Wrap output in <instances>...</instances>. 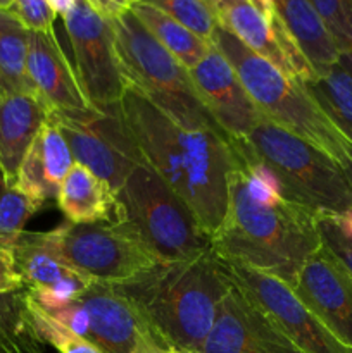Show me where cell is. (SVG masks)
I'll return each instance as SVG.
<instances>
[{
    "label": "cell",
    "mask_w": 352,
    "mask_h": 353,
    "mask_svg": "<svg viewBox=\"0 0 352 353\" xmlns=\"http://www.w3.org/2000/svg\"><path fill=\"white\" fill-rule=\"evenodd\" d=\"M338 64H340L342 68H344L345 71H347L349 74L352 76V50L342 52V54H340V62H338Z\"/></svg>",
    "instance_id": "42"
},
{
    "label": "cell",
    "mask_w": 352,
    "mask_h": 353,
    "mask_svg": "<svg viewBox=\"0 0 352 353\" xmlns=\"http://www.w3.org/2000/svg\"><path fill=\"white\" fill-rule=\"evenodd\" d=\"M40 207L26 193L7 185L0 171V247L12 250L24 234L28 219Z\"/></svg>",
    "instance_id": "27"
},
{
    "label": "cell",
    "mask_w": 352,
    "mask_h": 353,
    "mask_svg": "<svg viewBox=\"0 0 352 353\" xmlns=\"http://www.w3.org/2000/svg\"><path fill=\"white\" fill-rule=\"evenodd\" d=\"M12 252L17 271L28 290L50 288L76 272L59 257L47 233H24Z\"/></svg>",
    "instance_id": "23"
},
{
    "label": "cell",
    "mask_w": 352,
    "mask_h": 353,
    "mask_svg": "<svg viewBox=\"0 0 352 353\" xmlns=\"http://www.w3.org/2000/svg\"><path fill=\"white\" fill-rule=\"evenodd\" d=\"M76 302L88 314V340L104 353H131L148 334L138 310L116 285L93 283Z\"/></svg>",
    "instance_id": "17"
},
{
    "label": "cell",
    "mask_w": 352,
    "mask_h": 353,
    "mask_svg": "<svg viewBox=\"0 0 352 353\" xmlns=\"http://www.w3.org/2000/svg\"><path fill=\"white\" fill-rule=\"evenodd\" d=\"M213 45L233 65L262 117L320 148L337 164L347 161L351 141L314 100L306 83L290 78L254 54L221 24Z\"/></svg>",
    "instance_id": "4"
},
{
    "label": "cell",
    "mask_w": 352,
    "mask_h": 353,
    "mask_svg": "<svg viewBox=\"0 0 352 353\" xmlns=\"http://www.w3.org/2000/svg\"><path fill=\"white\" fill-rule=\"evenodd\" d=\"M72 165L75 157L69 143L61 128L48 114L26 157L23 159L14 186L26 193L38 205H43L47 200H57L62 179L71 171Z\"/></svg>",
    "instance_id": "18"
},
{
    "label": "cell",
    "mask_w": 352,
    "mask_h": 353,
    "mask_svg": "<svg viewBox=\"0 0 352 353\" xmlns=\"http://www.w3.org/2000/svg\"><path fill=\"white\" fill-rule=\"evenodd\" d=\"M30 33L12 10H0V93H31L26 62Z\"/></svg>",
    "instance_id": "24"
},
{
    "label": "cell",
    "mask_w": 352,
    "mask_h": 353,
    "mask_svg": "<svg viewBox=\"0 0 352 353\" xmlns=\"http://www.w3.org/2000/svg\"><path fill=\"white\" fill-rule=\"evenodd\" d=\"M48 314H50L57 323H61L62 326L68 327L71 333L78 334V336H83V338H88V333H90L88 314H86V310L83 309L78 302L69 303V305L64 307V309L55 310V312H48Z\"/></svg>",
    "instance_id": "33"
},
{
    "label": "cell",
    "mask_w": 352,
    "mask_h": 353,
    "mask_svg": "<svg viewBox=\"0 0 352 353\" xmlns=\"http://www.w3.org/2000/svg\"><path fill=\"white\" fill-rule=\"evenodd\" d=\"M48 117L45 103L31 93H0V171L14 186L23 159Z\"/></svg>",
    "instance_id": "19"
},
{
    "label": "cell",
    "mask_w": 352,
    "mask_h": 353,
    "mask_svg": "<svg viewBox=\"0 0 352 353\" xmlns=\"http://www.w3.org/2000/svg\"><path fill=\"white\" fill-rule=\"evenodd\" d=\"M317 233H320L321 243L326 250H330L342 264L347 268V271L352 274V240L345 236L337 226L331 216H323L320 214L316 219Z\"/></svg>",
    "instance_id": "31"
},
{
    "label": "cell",
    "mask_w": 352,
    "mask_h": 353,
    "mask_svg": "<svg viewBox=\"0 0 352 353\" xmlns=\"http://www.w3.org/2000/svg\"><path fill=\"white\" fill-rule=\"evenodd\" d=\"M168 350L162 348L150 334H144V336L138 340V343L135 345L133 352L131 353H166Z\"/></svg>",
    "instance_id": "37"
},
{
    "label": "cell",
    "mask_w": 352,
    "mask_h": 353,
    "mask_svg": "<svg viewBox=\"0 0 352 353\" xmlns=\"http://www.w3.org/2000/svg\"><path fill=\"white\" fill-rule=\"evenodd\" d=\"M166 353H197V352H185V350H176V348H171V350H168Z\"/></svg>",
    "instance_id": "43"
},
{
    "label": "cell",
    "mask_w": 352,
    "mask_h": 353,
    "mask_svg": "<svg viewBox=\"0 0 352 353\" xmlns=\"http://www.w3.org/2000/svg\"><path fill=\"white\" fill-rule=\"evenodd\" d=\"M26 71L35 95L45 103L48 112L81 114L93 110L79 86L75 65L66 57L54 30L31 31Z\"/></svg>",
    "instance_id": "16"
},
{
    "label": "cell",
    "mask_w": 352,
    "mask_h": 353,
    "mask_svg": "<svg viewBox=\"0 0 352 353\" xmlns=\"http://www.w3.org/2000/svg\"><path fill=\"white\" fill-rule=\"evenodd\" d=\"M126 2H128V3H130V6H131V3H135V2H138V0H126Z\"/></svg>",
    "instance_id": "44"
},
{
    "label": "cell",
    "mask_w": 352,
    "mask_h": 353,
    "mask_svg": "<svg viewBox=\"0 0 352 353\" xmlns=\"http://www.w3.org/2000/svg\"><path fill=\"white\" fill-rule=\"evenodd\" d=\"M331 217H333V221L337 223V226L340 228L342 233L352 240V210H349V212L345 214H340V216H331Z\"/></svg>",
    "instance_id": "39"
},
{
    "label": "cell",
    "mask_w": 352,
    "mask_h": 353,
    "mask_svg": "<svg viewBox=\"0 0 352 353\" xmlns=\"http://www.w3.org/2000/svg\"><path fill=\"white\" fill-rule=\"evenodd\" d=\"M248 154L278 174L283 199L323 216L352 210V188L330 155L262 117L245 138H235Z\"/></svg>",
    "instance_id": "7"
},
{
    "label": "cell",
    "mask_w": 352,
    "mask_h": 353,
    "mask_svg": "<svg viewBox=\"0 0 352 353\" xmlns=\"http://www.w3.org/2000/svg\"><path fill=\"white\" fill-rule=\"evenodd\" d=\"M224 264L231 281L304 353H352L299 299L289 283L235 262Z\"/></svg>",
    "instance_id": "11"
},
{
    "label": "cell",
    "mask_w": 352,
    "mask_h": 353,
    "mask_svg": "<svg viewBox=\"0 0 352 353\" xmlns=\"http://www.w3.org/2000/svg\"><path fill=\"white\" fill-rule=\"evenodd\" d=\"M340 168L344 169V172H345V178H347L349 185H351V188H352V143H351V147H349V155H347V161H345L344 164L340 165Z\"/></svg>",
    "instance_id": "40"
},
{
    "label": "cell",
    "mask_w": 352,
    "mask_h": 353,
    "mask_svg": "<svg viewBox=\"0 0 352 353\" xmlns=\"http://www.w3.org/2000/svg\"><path fill=\"white\" fill-rule=\"evenodd\" d=\"M93 7L97 10L104 14L106 17L113 19V17H117L119 14H123L124 10L130 9V3L126 0H90Z\"/></svg>",
    "instance_id": "36"
},
{
    "label": "cell",
    "mask_w": 352,
    "mask_h": 353,
    "mask_svg": "<svg viewBox=\"0 0 352 353\" xmlns=\"http://www.w3.org/2000/svg\"><path fill=\"white\" fill-rule=\"evenodd\" d=\"M62 19L72 48L76 76L90 105L97 110L119 107L126 79L117 57L110 19L90 0H76Z\"/></svg>",
    "instance_id": "9"
},
{
    "label": "cell",
    "mask_w": 352,
    "mask_h": 353,
    "mask_svg": "<svg viewBox=\"0 0 352 353\" xmlns=\"http://www.w3.org/2000/svg\"><path fill=\"white\" fill-rule=\"evenodd\" d=\"M116 286L162 348L199 353L233 283L223 259L209 248L195 259L157 264Z\"/></svg>",
    "instance_id": "2"
},
{
    "label": "cell",
    "mask_w": 352,
    "mask_h": 353,
    "mask_svg": "<svg viewBox=\"0 0 352 353\" xmlns=\"http://www.w3.org/2000/svg\"><path fill=\"white\" fill-rule=\"evenodd\" d=\"M321 109L352 143V76L337 64L328 74L306 83Z\"/></svg>",
    "instance_id": "26"
},
{
    "label": "cell",
    "mask_w": 352,
    "mask_h": 353,
    "mask_svg": "<svg viewBox=\"0 0 352 353\" xmlns=\"http://www.w3.org/2000/svg\"><path fill=\"white\" fill-rule=\"evenodd\" d=\"M244 179H245V188H247L248 196L254 200L255 203L262 207H278L282 205L285 200L283 196H280L278 193H275L273 190H269L264 183H261L259 179L251 178L244 172Z\"/></svg>",
    "instance_id": "35"
},
{
    "label": "cell",
    "mask_w": 352,
    "mask_h": 353,
    "mask_svg": "<svg viewBox=\"0 0 352 353\" xmlns=\"http://www.w3.org/2000/svg\"><path fill=\"white\" fill-rule=\"evenodd\" d=\"M26 307L30 312V319L33 323L38 338L43 343L52 345L59 353H104L88 338L78 336L71 333L68 327L54 319L47 310L41 309L26 292Z\"/></svg>",
    "instance_id": "29"
},
{
    "label": "cell",
    "mask_w": 352,
    "mask_h": 353,
    "mask_svg": "<svg viewBox=\"0 0 352 353\" xmlns=\"http://www.w3.org/2000/svg\"><path fill=\"white\" fill-rule=\"evenodd\" d=\"M317 216L286 200L278 207L255 203L248 196L238 162L230 174L226 217L211 236V248L224 262L242 264L293 286L307 259L323 247Z\"/></svg>",
    "instance_id": "3"
},
{
    "label": "cell",
    "mask_w": 352,
    "mask_h": 353,
    "mask_svg": "<svg viewBox=\"0 0 352 353\" xmlns=\"http://www.w3.org/2000/svg\"><path fill=\"white\" fill-rule=\"evenodd\" d=\"M57 203L68 223H100L114 217L116 193L90 169L75 162L62 179Z\"/></svg>",
    "instance_id": "21"
},
{
    "label": "cell",
    "mask_w": 352,
    "mask_h": 353,
    "mask_svg": "<svg viewBox=\"0 0 352 353\" xmlns=\"http://www.w3.org/2000/svg\"><path fill=\"white\" fill-rule=\"evenodd\" d=\"M233 283V281H231ZM199 353H304L233 283Z\"/></svg>",
    "instance_id": "13"
},
{
    "label": "cell",
    "mask_w": 352,
    "mask_h": 353,
    "mask_svg": "<svg viewBox=\"0 0 352 353\" xmlns=\"http://www.w3.org/2000/svg\"><path fill=\"white\" fill-rule=\"evenodd\" d=\"M121 114L145 164L188 203L213 236L226 217L230 174L238 165L231 138L179 126L130 86Z\"/></svg>",
    "instance_id": "1"
},
{
    "label": "cell",
    "mask_w": 352,
    "mask_h": 353,
    "mask_svg": "<svg viewBox=\"0 0 352 353\" xmlns=\"http://www.w3.org/2000/svg\"><path fill=\"white\" fill-rule=\"evenodd\" d=\"M126 86L154 103L186 130H209L230 138L207 112L193 88L190 71L126 9L110 19Z\"/></svg>",
    "instance_id": "5"
},
{
    "label": "cell",
    "mask_w": 352,
    "mask_h": 353,
    "mask_svg": "<svg viewBox=\"0 0 352 353\" xmlns=\"http://www.w3.org/2000/svg\"><path fill=\"white\" fill-rule=\"evenodd\" d=\"M0 353H43L26 307V292L0 295Z\"/></svg>",
    "instance_id": "25"
},
{
    "label": "cell",
    "mask_w": 352,
    "mask_h": 353,
    "mask_svg": "<svg viewBox=\"0 0 352 353\" xmlns=\"http://www.w3.org/2000/svg\"><path fill=\"white\" fill-rule=\"evenodd\" d=\"M340 52L352 50V0H311Z\"/></svg>",
    "instance_id": "30"
},
{
    "label": "cell",
    "mask_w": 352,
    "mask_h": 353,
    "mask_svg": "<svg viewBox=\"0 0 352 353\" xmlns=\"http://www.w3.org/2000/svg\"><path fill=\"white\" fill-rule=\"evenodd\" d=\"M59 257L95 283L130 281L155 268L157 261L116 219L100 223H64L47 231Z\"/></svg>",
    "instance_id": "8"
},
{
    "label": "cell",
    "mask_w": 352,
    "mask_h": 353,
    "mask_svg": "<svg viewBox=\"0 0 352 353\" xmlns=\"http://www.w3.org/2000/svg\"><path fill=\"white\" fill-rule=\"evenodd\" d=\"M24 286L23 278L17 271L14 252L0 247V295L21 292Z\"/></svg>",
    "instance_id": "34"
},
{
    "label": "cell",
    "mask_w": 352,
    "mask_h": 353,
    "mask_svg": "<svg viewBox=\"0 0 352 353\" xmlns=\"http://www.w3.org/2000/svg\"><path fill=\"white\" fill-rule=\"evenodd\" d=\"M182 23L202 40L213 43L219 26L214 0H140Z\"/></svg>",
    "instance_id": "28"
},
{
    "label": "cell",
    "mask_w": 352,
    "mask_h": 353,
    "mask_svg": "<svg viewBox=\"0 0 352 353\" xmlns=\"http://www.w3.org/2000/svg\"><path fill=\"white\" fill-rule=\"evenodd\" d=\"M321 323L352 350V274L321 247L302 265L292 286Z\"/></svg>",
    "instance_id": "14"
},
{
    "label": "cell",
    "mask_w": 352,
    "mask_h": 353,
    "mask_svg": "<svg viewBox=\"0 0 352 353\" xmlns=\"http://www.w3.org/2000/svg\"><path fill=\"white\" fill-rule=\"evenodd\" d=\"M113 219L119 221L157 264L188 261L211 248V236L195 212L147 164L137 165L116 193Z\"/></svg>",
    "instance_id": "6"
},
{
    "label": "cell",
    "mask_w": 352,
    "mask_h": 353,
    "mask_svg": "<svg viewBox=\"0 0 352 353\" xmlns=\"http://www.w3.org/2000/svg\"><path fill=\"white\" fill-rule=\"evenodd\" d=\"M14 14L30 31L54 30L55 14L45 0H14Z\"/></svg>",
    "instance_id": "32"
},
{
    "label": "cell",
    "mask_w": 352,
    "mask_h": 353,
    "mask_svg": "<svg viewBox=\"0 0 352 353\" xmlns=\"http://www.w3.org/2000/svg\"><path fill=\"white\" fill-rule=\"evenodd\" d=\"M69 143L75 162L119 192L137 165L145 164L119 107L81 114L48 112Z\"/></svg>",
    "instance_id": "10"
},
{
    "label": "cell",
    "mask_w": 352,
    "mask_h": 353,
    "mask_svg": "<svg viewBox=\"0 0 352 353\" xmlns=\"http://www.w3.org/2000/svg\"><path fill=\"white\" fill-rule=\"evenodd\" d=\"M131 12L141 21L145 28L159 40V43L171 55H175L186 69H192L202 61L211 50L213 43L197 37L193 31L183 26L162 10L145 2H135L130 6Z\"/></svg>",
    "instance_id": "22"
},
{
    "label": "cell",
    "mask_w": 352,
    "mask_h": 353,
    "mask_svg": "<svg viewBox=\"0 0 352 353\" xmlns=\"http://www.w3.org/2000/svg\"><path fill=\"white\" fill-rule=\"evenodd\" d=\"M254 2L266 16H273V12H275V0H254Z\"/></svg>",
    "instance_id": "41"
},
{
    "label": "cell",
    "mask_w": 352,
    "mask_h": 353,
    "mask_svg": "<svg viewBox=\"0 0 352 353\" xmlns=\"http://www.w3.org/2000/svg\"><path fill=\"white\" fill-rule=\"evenodd\" d=\"M45 2H47V6L54 10L55 16L64 17L66 14L75 7L76 0H45Z\"/></svg>",
    "instance_id": "38"
},
{
    "label": "cell",
    "mask_w": 352,
    "mask_h": 353,
    "mask_svg": "<svg viewBox=\"0 0 352 353\" xmlns=\"http://www.w3.org/2000/svg\"><path fill=\"white\" fill-rule=\"evenodd\" d=\"M190 78L200 102L230 138H245L262 119L233 65L214 45L190 69Z\"/></svg>",
    "instance_id": "15"
},
{
    "label": "cell",
    "mask_w": 352,
    "mask_h": 353,
    "mask_svg": "<svg viewBox=\"0 0 352 353\" xmlns=\"http://www.w3.org/2000/svg\"><path fill=\"white\" fill-rule=\"evenodd\" d=\"M275 14L316 78L328 74L340 62V48L311 0H275Z\"/></svg>",
    "instance_id": "20"
},
{
    "label": "cell",
    "mask_w": 352,
    "mask_h": 353,
    "mask_svg": "<svg viewBox=\"0 0 352 353\" xmlns=\"http://www.w3.org/2000/svg\"><path fill=\"white\" fill-rule=\"evenodd\" d=\"M217 19L254 54L261 55L286 76L309 83L316 79L313 68L276 14L266 16L254 0H214Z\"/></svg>",
    "instance_id": "12"
}]
</instances>
